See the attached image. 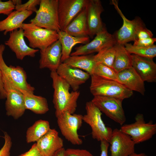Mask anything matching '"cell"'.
Returning a JSON list of instances; mask_svg holds the SVG:
<instances>
[{
  "mask_svg": "<svg viewBox=\"0 0 156 156\" xmlns=\"http://www.w3.org/2000/svg\"><path fill=\"white\" fill-rule=\"evenodd\" d=\"M51 129L49 122L41 119L37 120L27 129L26 141L27 143L37 142Z\"/></svg>",
  "mask_w": 156,
  "mask_h": 156,
  "instance_id": "cell-28",
  "label": "cell"
},
{
  "mask_svg": "<svg viewBox=\"0 0 156 156\" xmlns=\"http://www.w3.org/2000/svg\"><path fill=\"white\" fill-rule=\"evenodd\" d=\"M93 56L91 55L70 56L63 63L71 67L83 70L91 75L96 64Z\"/></svg>",
  "mask_w": 156,
  "mask_h": 156,
  "instance_id": "cell-26",
  "label": "cell"
},
{
  "mask_svg": "<svg viewBox=\"0 0 156 156\" xmlns=\"http://www.w3.org/2000/svg\"><path fill=\"white\" fill-rule=\"evenodd\" d=\"M40 68H48L51 71H56L62 63V47L59 40L44 49L40 50Z\"/></svg>",
  "mask_w": 156,
  "mask_h": 156,
  "instance_id": "cell-19",
  "label": "cell"
},
{
  "mask_svg": "<svg viewBox=\"0 0 156 156\" xmlns=\"http://www.w3.org/2000/svg\"><path fill=\"white\" fill-rule=\"evenodd\" d=\"M117 73L112 68L101 64L96 63L93 70L92 75L118 82Z\"/></svg>",
  "mask_w": 156,
  "mask_h": 156,
  "instance_id": "cell-31",
  "label": "cell"
},
{
  "mask_svg": "<svg viewBox=\"0 0 156 156\" xmlns=\"http://www.w3.org/2000/svg\"><path fill=\"white\" fill-rule=\"evenodd\" d=\"M129 156H148L145 153H136L135 152L131 154Z\"/></svg>",
  "mask_w": 156,
  "mask_h": 156,
  "instance_id": "cell-43",
  "label": "cell"
},
{
  "mask_svg": "<svg viewBox=\"0 0 156 156\" xmlns=\"http://www.w3.org/2000/svg\"><path fill=\"white\" fill-rule=\"evenodd\" d=\"M135 120L134 123L123 124L120 129L129 135L135 144L150 139L156 134V124L151 120L146 122L142 114H138Z\"/></svg>",
  "mask_w": 156,
  "mask_h": 156,
  "instance_id": "cell-6",
  "label": "cell"
},
{
  "mask_svg": "<svg viewBox=\"0 0 156 156\" xmlns=\"http://www.w3.org/2000/svg\"><path fill=\"white\" fill-rule=\"evenodd\" d=\"M58 4V0H40L39 8L30 23L41 28L60 31Z\"/></svg>",
  "mask_w": 156,
  "mask_h": 156,
  "instance_id": "cell-4",
  "label": "cell"
},
{
  "mask_svg": "<svg viewBox=\"0 0 156 156\" xmlns=\"http://www.w3.org/2000/svg\"><path fill=\"white\" fill-rule=\"evenodd\" d=\"M59 39L62 47L61 63L70 55L73 47L78 44H86L90 42L89 36L77 37L71 36L63 31L58 32Z\"/></svg>",
  "mask_w": 156,
  "mask_h": 156,
  "instance_id": "cell-23",
  "label": "cell"
},
{
  "mask_svg": "<svg viewBox=\"0 0 156 156\" xmlns=\"http://www.w3.org/2000/svg\"><path fill=\"white\" fill-rule=\"evenodd\" d=\"M12 1L14 6L22 4V1L21 0H12Z\"/></svg>",
  "mask_w": 156,
  "mask_h": 156,
  "instance_id": "cell-42",
  "label": "cell"
},
{
  "mask_svg": "<svg viewBox=\"0 0 156 156\" xmlns=\"http://www.w3.org/2000/svg\"><path fill=\"white\" fill-rule=\"evenodd\" d=\"M40 0H29L27 2L15 6L16 10L18 11H27L36 12V6L39 5Z\"/></svg>",
  "mask_w": 156,
  "mask_h": 156,
  "instance_id": "cell-32",
  "label": "cell"
},
{
  "mask_svg": "<svg viewBox=\"0 0 156 156\" xmlns=\"http://www.w3.org/2000/svg\"><path fill=\"white\" fill-rule=\"evenodd\" d=\"M91 101L102 113L121 126L126 117L122 106L123 99L102 96H95Z\"/></svg>",
  "mask_w": 156,
  "mask_h": 156,
  "instance_id": "cell-9",
  "label": "cell"
},
{
  "mask_svg": "<svg viewBox=\"0 0 156 156\" xmlns=\"http://www.w3.org/2000/svg\"><path fill=\"white\" fill-rule=\"evenodd\" d=\"M56 71L74 91H78L80 86L85 83L90 76L88 73L64 63H61Z\"/></svg>",
  "mask_w": 156,
  "mask_h": 156,
  "instance_id": "cell-17",
  "label": "cell"
},
{
  "mask_svg": "<svg viewBox=\"0 0 156 156\" xmlns=\"http://www.w3.org/2000/svg\"><path fill=\"white\" fill-rule=\"evenodd\" d=\"M153 34L151 31L146 28L145 26L141 27L138 31L136 35L135 40L138 39L153 38Z\"/></svg>",
  "mask_w": 156,
  "mask_h": 156,
  "instance_id": "cell-36",
  "label": "cell"
},
{
  "mask_svg": "<svg viewBox=\"0 0 156 156\" xmlns=\"http://www.w3.org/2000/svg\"><path fill=\"white\" fill-rule=\"evenodd\" d=\"M132 67L143 81L156 82V64L153 59L131 54Z\"/></svg>",
  "mask_w": 156,
  "mask_h": 156,
  "instance_id": "cell-18",
  "label": "cell"
},
{
  "mask_svg": "<svg viewBox=\"0 0 156 156\" xmlns=\"http://www.w3.org/2000/svg\"><path fill=\"white\" fill-rule=\"evenodd\" d=\"M15 9L12 0L2 1L0 0V14L9 15Z\"/></svg>",
  "mask_w": 156,
  "mask_h": 156,
  "instance_id": "cell-35",
  "label": "cell"
},
{
  "mask_svg": "<svg viewBox=\"0 0 156 156\" xmlns=\"http://www.w3.org/2000/svg\"><path fill=\"white\" fill-rule=\"evenodd\" d=\"M83 116L80 114H72L65 112L56 117L62 135L68 141L74 145H79L83 143L77 133L82 125Z\"/></svg>",
  "mask_w": 156,
  "mask_h": 156,
  "instance_id": "cell-8",
  "label": "cell"
},
{
  "mask_svg": "<svg viewBox=\"0 0 156 156\" xmlns=\"http://www.w3.org/2000/svg\"><path fill=\"white\" fill-rule=\"evenodd\" d=\"M18 156H44L38 148L36 143L33 144L27 151Z\"/></svg>",
  "mask_w": 156,
  "mask_h": 156,
  "instance_id": "cell-38",
  "label": "cell"
},
{
  "mask_svg": "<svg viewBox=\"0 0 156 156\" xmlns=\"http://www.w3.org/2000/svg\"><path fill=\"white\" fill-rule=\"evenodd\" d=\"M65 149L63 147L57 150L53 156H65Z\"/></svg>",
  "mask_w": 156,
  "mask_h": 156,
  "instance_id": "cell-41",
  "label": "cell"
},
{
  "mask_svg": "<svg viewBox=\"0 0 156 156\" xmlns=\"http://www.w3.org/2000/svg\"><path fill=\"white\" fill-rule=\"evenodd\" d=\"M50 77L54 90L53 102L56 117L65 112L74 114L77 107L79 91L70 92V86L58 75L56 71H51Z\"/></svg>",
  "mask_w": 156,
  "mask_h": 156,
  "instance_id": "cell-1",
  "label": "cell"
},
{
  "mask_svg": "<svg viewBox=\"0 0 156 156\" xmlns=\"http://www.w3.org/2000/svg\"><path fill=\"white\" fill-rule=\"evenodd\" d=\"M156 41V38L153 37L138 39L134 41L133 45L139 47H148L154 44Z\"/></svg>",
  "mask_w": 156,
  "mask_h": 156,
  "instance_id": "cell-37",
  "label": "cell"
},
{
  "mask_svg": "<svg viewBox=\"0 0 156 156\" xmlns=\"http://www.w3.org/2000/svg\"><path fill=\"white\" fill-rule=\"evenodd\" d=\"M88 0H58V13L61 31H63L86 7Z\"/></svg>",
  "mask_w": 156,
  "mask_h": 156,
  "instance_id": "cell-13",
  "label": "cell"
},
{
  "mask_svg": "<svg viewBox=\"0 0 156 156\" xmlns=\"http://www.w3.org/2000/svg\"><path fill=\"white\" fill-rule=\"evenodd\" d=\"M90 91L94 96H102L123 99L130 97L133 92L119 82L94 75H90Z\"/></svg>",
  "mask_w": 156,
  "mask_h": 156,
  "instance_id": "cell-2",
  "label": "cell"
},
{
  "mask_svg": "<svg viewBox=\"0 0 156 156\" xmlns=\"http://www.w3.org/2000/svg\"><path fill=\"white\" fill-rule=\"evenodd\" d=\"M101 153L100 156H108V149L109 145V143L106 141L100 142Z\"/></svg>",
  "mask_w": 156,
  "mask_h": 156,
  "instance_id": "cell-39",
  "label": "cell"
},
{
  "mask_svg": "<svg viewBox=\"0 0 156 156\" xmlns=\"http://www.w3.org/2000/svg\"><path fill=\"white\" fill-rule=\"evenodd\" d=\"M24 37L23 30L20 28L10 32L9 38L5 43L15 53L17 58L21 60L26 56L34 57L39 51L28 46Z\"/></svg>",
  "mask_w": 156,
  "mask_h": 156,
  "instance_id": "cell-15",
  "label": "cell"
},
{
  "mask_svg": "<svg viewBox=\"0 0 156 156\" xmlns=\"http://www.w3.org/2000/svg\"><path fill=\"white\" fill-rule=\"evenodd\" d=\"M115 54L113 68L117 73L132 67L131 54L126 49L124 45H115Z\"/></svg>",
  "mask_w": 156,
  "mask_h": 156,
  "instance_id": "cell-27",
  "label": "cell"
},
{
  "mask_svg": "<svg viewBox=\"0 0 156 156\" xmlns=\"http://www.w3.org/2000/svg\"><path fill=\"white\" fill-rule=\"evenodd\" d=\"M6 98V93L4 88L2 75L0 69V99H4Z\"/></svg>",
  "mask_w": 156,
  "mask_h": 156,
  "instance_id": "cell-40",
  "label": "cell"
},
{
  "mask_svg": "<svg viewBox=\"0 0 156 156\" xmlns=\"http://www.w3.org/2000/svg\"><path fill=\"white\" fill-rule=\"evenodd\" d=\"M4 143L0 150V156H10L12 145L11 138L6 132H3Z\"/></svg>",
  "mask_w": 156,
  "mask_h": 156,
  "instance_id": "cell-33",
  "label": "cell"
},
{
  "mask_svg": "<svg viewBox=\"0 0 156 156\" xmlns=\"http://www.w3.org/2000/svg\"><path fill=\"white\" fill-rule=\"evenodd\" d=\"M116 42L114 36L109 33L105 27L97 33L90 42L77 47L70 56L90 55L99 52L107 47L114 46Z\"/></svg>",
  "mask_w": 156,
  "mask_h": 156,
  "instance_id": "cell-12",
  "label": "cell"
},
{
  "mask_svg": "<svg viewBox=\"0 0 156 156\" xmlns=\"http://www.w3.org/2000/svg\"><path fill=\"white\" fill-rule=\"evenodd\" d=\"M33 12L25 11H13L4 19L0 21V31H4L6 35L8 32L21 28L23 22Z\"/></svg>",
  "mask_w": 156,
  "mask_h": 156,
  "instance_id": "cell-22",
  "label": "cell"
},
{
  "mask_svg": "<svg viewBox=\"0 0 156 156\" xmlns=\"http://www.w3.org/2000/svg\"><path fill=\"white\" fill-rule=\"evenodd\" d=\"M117 78L118 82L129 90L144 95V82L132 67L118 72Z\"/></svg>",
  "mask_w": 156,
  "mask_h": 156,
  "instance_id": "cell-21",
  "label": "cell"
},
{
  "mask_svg": "<svg viewBox=\"0 0 156 156\" xmlns=\"http://www.w3.org/2000/svg\"><path fill=\"white\" fill-rule=\"evenodd\" d=\"M124 45L126 50L131 54L152 59L156 56V45L148 47H141L127 43Z\"/></svg>",
  "mask_w": 156,
  "mask_h": 156,
  "instance_id": "cell-30",
  "label": "cell"
},
{
  "mask_svg": "<svg viewBox=\"0 0 156 156\" xmlns=\"http://www.w3.org/2000/svg\"><path fill=\"white\" fill-rule=\"evenodd\" d=\"M85 109L86 113L83 116V120L90 127L92 138L98 141L109 143L113 130L104 124L102 113L91 101L86 103Z\"/></svg>",
  "mask_w": 156,
  "mask_h": 156,
  "instance_id": "cell-3",
  "label": "cell"
},
{
  "mask_svg": "<svg viewBox=\"0 0 156 156\" xmlns=\"http://www.w3.org/2000/svg\"><path fill=\"white\" fill-rule=\"evenodd\" d=\"M3 80L6 93V114L17 119L23 115L26 109L23 95L8 81L3 79Z\"/></svg>",
  "mask_w": 156,
  "mask_h": 156,
  "instance_id": "cell-11",
  "label": "cell"
},
{
  "mask_svg": "<svg viewBox=\"0 0 156 156\" xmlns=\"http://www.w3.org/2000/svg\"><path fill=\"white\" fill-rule=\"evenodd\" d=\"M86 8L89 36L92 38L104 27L101 17L104 10L99 0H88Z\"/></svg>",
  "mask_w": 156,
  "mask_h": 156,
  "instance_id": "cell-16",
  "label": "cell"
},
{
  "mask_svg": "<svg viewBox=\"0 0 156 156\" xmlns=\"http://www.w3.org/2000/svg\"><path fill=\"white\" fill-rule=\"evenodd\" d=\"M110 3L114 6L123 20L122 26L113 35L116 44L124 45L129 42L134 41L137 31L141 27L145 26L144 24L138 17L131 20L127 18L119 7L117 1L112 0Z\"/></svg>",
  "mask_w": 156,
  "mask_h": 156,
  "instance_id": "cell-10",
  "label": "cell"
},
{
  "mask_svg": "<svg viewBox=\"0 0 156 156\" xmlns=\"http://www.w3.org/2000/svg\"><path fill=\"white\" fill-rule=\"evenodd\" d=\"M21 28L24 36L28 39L31 48H38L42 50L59 39L57 31L38 27L31 23H23Z\"/></svg>",
  "mask_w": 156,
  "mask_h": 156,
  "instance_id": "cell-5",
  "label": "cell"
},
{
  "mask_svg": "<svg viewBox=\"0 0 156 156\" xmlns=\"http://www.w3.org/2000/svg\"><path fill=\"white\" fill-rule=\"evenodd\" d=\"M65 156H94L86 149L68 148L65 150Z\"/></svg>",
  "mask_w": 156,
  "mask_h": 156,
  "instance_id": "cell-34",
  "label": "cell"
},
{
  "mask_svg": "<svg viewBox=\"0 0 156 156\" xmlns=\"http://www.w3.org/2000/svg\"><path fill=\"white\" fill-rule=\"evenodd\" d=\"M44 156H53L57 150L63 147V140L55 129H51L36 143Z\"/></svg>",
  "mask_w": 156,
  "mask_h": 156,
  "instance_id": "cell-20",
  "label": "cell"
},
{
  "mask_svg": "<svg viewBox=\"0 0 156 156\" xmlns=\"http://www.w3.org/2000/svg\"><path fill=\"white\" fill-rule=\"evenodd\" d=\"M115 52V45L109 47L93 55V58L96 63L101 64L113 68Z\"/></svg>",
  "mask_w": 156,
  "mask_h": 156,
  "instance_id": "cell-29",
  "label": "cell"
},
{
  "mask_svg": "<svg viewBox=\"0 0 156 156\" xmlns=\"http://www.w3.org/2000/svg\"><path fill=\"white\" fill-rule=\"evenodd\" d=\"M20 91L23 95L26 109L29 110L38 114H45L49 111L48 105L46 98L35 95L33 93Z\"/></svg>",
  "mask_w": 156,
  "mask_h": 156,
  "instance_id": "cell-25",
  "label": "cell"
},
{
  "mask_svg": "<svg viewBox=\"0 0 156 156\" xmlns=\"http://www.w3.org/2000/svg\"><path fill=\"white\" fill-rule=\"evenodd\" d=\"M63 31L73 36L89 37L86 7Z\"/></svg>",
  "mask_w": 156,
  "mask_h": 156,
  "instance_id": "cell-24",
  "label": "cell"
},
{
  "mask_svg": "<svg viewBox=\"0 0 156 156\" xmlns=\"http://www.w3.org/2000/svg\"><path fill=\"white\" fill-rule=\"evenodd\" d=\"M5 48L4 45L0 44V69L3 79L7 80L19 90L34 93L35 88L27 82L23 68L19 66H8L5 63L3 57Z\"/></svg>",
  "mask_w": 156,
  "mask_h": 156,
  "instance_id": "cell-7",
  "label": "cell"
},
{
  "mask_svg": "<svg viewBox=\"0 0 156 156\" xmlns=\"http://www.w3.org/2000/svg\"><path fill=\"white\" fill-rule=\"evenodd\" d=\"M109 143L111 156H129L135 153V144L129 135L120 129L113 130Z\"/></svg>",
  "mask_w": 156,
  "mask_h": 156,
  "instance_id": "cell-14",
  "label": "cell"
}]
</instances>
